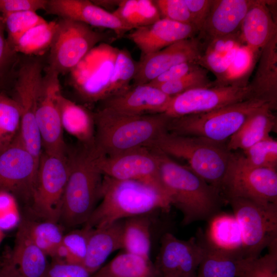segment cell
Here are the masks:
<instances>
[{
  "instance_id": "cell-44",
  "label": "cell",
  "mask_w": 277,
  "mask_h": 277,
  "mask_svg": "<svg viewBox=\"0 0 277 277\" xmlns=\"http://www.w3.org/2000/svg\"><path fill=\"white\" fill-rule=\"evenodd\" d=\"M5 32L3 18L0 14V81L9 82L17 53L10 47Z\"/></svg>"
},
{
  "instance_id": "cell-46",
  "label": "cell",
  "mask_w": 277,
  "mask_h": 277,
  "mask_svg": "<svg viewBox=\"0 0 277 277\" xmlns=\"http://www.w3.org/2000/svg\"><path fill=\"white\" fill-rule=\"evenodd\" d=\"M48 0H0V14L45 10Z\"/></svg>"
},
{
  "instance_id": "cell-43",
  "label": "cell",
  "mask_w": 277,
  "mask_h": 277,
  "mask_svg": "<svg viewBox=\"0 0 277 277\" xmlns=\"http://www.w3.org/2000/svg\"><path fill=\"white\" fill-rule=\"evenodd\" d=\"M19 221L16 198L9 192L0 191V229H10Z\"/></svg>"
},
{
  "instance_id": "cell-17",
  "label": "cell",
  "mask_w": 277,
  "mask_h": 277,
  "mask_svg": "<svg viewBox=\"0 0 277 277\" xmlns=\"http://www.w3.org/2000/svg\"><path fill=\"white\" fill-rule=\"evenodd\" d=\"M193 37L174 43L147 56L137 64L133 85L146 84L176 65L188 62L199 63L203 54V45Z\"/></svg>"
},
{
  "instance_id": "cell-3",
  "label": "cell",
  "mask_w": 277,
  "mask_h": 277,
  "mask_svg": "<svg viewBox=\"0 0 277 277\" xmlns=\"http://www.w3.org/2000/svg\"><path fill=\"white\" fill-rule=\"evenodd\" d=\"M101 199V203L84 226L103 227L154 210L168 211L171 207L166 193L154 186L139 181L116 180L104 175Z\"/></svg>"
},
{
  "instance_id": "cell-35",
  "label": "cell",
  "mask_w": 277,
  "mask_h": 277,
  "mask_svg": "<svg viewBox=\"0 0 277 277\" xmlns=\"http://www.w3.org/2000/svg\"><path fill=\"white\" fill-rule=\"evenodd\" d=\"M21 110L17 101L5 91L0 92V152L8 147L18 135Z\"/></svg>"
},
{
  "instance_id": "cell-54",
  "label": "cell",
  "mask_w": 277,
  "mask_h": 277,
  "mask_svg": "<svg viewBox=\"0 0 277 277\" xmlns=\"http://www.w3.org/2000/svg\"><path fill=\"white\" fill-rule=\"evenodd\" d=\"M153 277H158V276H156V275H155V274H154V276H153ZM195 277H198V276L196 275V276H195Z\"/></svg>"
},
{
  "instance_id": "cell-11",
  "label": "cell",
  "mask_w": 277,
  "mask_h": 277,
  "mask_svg": "<svg viewBox=\"0 0 277 277\" xmlns=\"http://www.w3.org/2000/svg\"><path fill=\"white\" fill-rule=\"evenodd\" d=\"M103 38L102 33L87 24L59 18L49 49L47 67L60 74L72 71Z\"/></svg>"
},
{
  "instance_id": "cell-14",
  "label": "cell",
  "mask_w": 277,
  "mask_h": 277,
  "mask_svg": "<svg viewBox=\"0 0 277 277\" xmlns=\"http://www.w3.org/2000/svg\"><path fill=\"white\" fill-rule=\"evenodd\" d=\"M39 160L26 148L19 134L0 152V191L13 194L30 205Z\"/></svg>"
},
{
  "instance_id": "cell-20",
  "label": "cell",
  "mask_w": 277,
  "mask_h": 277,
  "mask_svg": "<svg viewBox=\"0 0 277 277\" xmlns=\"http://www.w3.org/2000/svg\"><path fill=\"white\" fill-rule=\"evenodd\" d=\"M199 33L193 25L161 18L155 23L130 31L127 37L142 52V57L157 52L178 41Z\"/></svg>"
},
{
  "instance_id": "cell-10",
  "label": "cell",
  "mask_w": 277,
  "mask_h": 277,
  "mask_svg": "<svg viewBox=\"0 0 277 277\" xmlns=\"http://www.w3.org/2000/svg\"><path fill=\"white\" fill-rule=\"evenodd\" d=\"M43 65L39 56H28L21 63L14 81V98L21 110L19 135L26 148L38 160L42 146L36 121V111Z\"/></svg>"
},
{
  "instance_id": "cell-31",
  "label": "cell",
  "mask_w": 277,
  "mask_h": 277,
  "mask_svg": "<svg viewBox=\"0 0 277 277\" xmlns=\"http://www.w3.org/2000/svg\"><path fill=\"white\" fill-rule=\"evenodd\" d=\"M150 261L128 252L116 255L91 277H153Z\"/></svg>"
},
{
  "instance_id": "cell-42",
  "label": "cell",
  "mask_w": 277,
  "mask_h": 277,
  "mask_svg": "<svg viewBox=\"0 0 277 277\" xmlns=\"http://www.w3.org/2000/svg\"><path fill=\"white\" fill-rule=\"evenodd\" d=\"M154 2L159 11L161 18L193 25L184 0H155Z\"/></svg>"
},
{
  "instance_id": "cell-13",
  "label": "cell",
  "mask_w": 277,
  "mask_h": 277,
  "mask_svg": "<svg viewBox=\"0 0 277 277\" xmlns=\"http://www.w3.org/2000/svg\"><path fill=\"white\" fill-rule=\"evenodd\" d=\"M59 75L56 71L46 68L38 90L36 121L44 151L64 156L68 147L64 139L58 106V96L62 93Z\"/></svg>"
},
{
  "instance_id": "cell-38",
  "label": "cell",
  "mask_w": 277,
  "mask_h": 277,
  "mask_svg": "<svg viewBox=\"0 0 277 277\" xmlns=\"http://www.w3.org/2000/svg\"><path fill=\"white\" fill-rule=\"evenodd\" d=\"M269 249L263 256L240 259L236 277H277V246Z\"/></svg>"
},
{
  "instance_id": "cell-33",
  "label": "cell",
  "mask_w": 277,
  "mask_h": 277,
  "mask_svg": "<svg viewBox=\"0 0 277 277\" xmlns=\"http://www.w3.org/2000/svg\"><path fill=\"white\" fill-rule=\"evenodd\" d=\"M22 223L32 241L47 256L56 258L63 236L62 229L56 223L24 220Z\"/></svg>"
},
{
  "instance_id": "cell-5",
  "label": "cell",
  "mask_w": 277,
  "mask_h": 277,
  "mask_svg": "<svg viewBox=\"0 0 277 277\" xmlns=\"http://www.w3.org/2000/svg\"><path fill=\"white\" fill-rule=\"evenodd\" d=\"M148 147L171 157L185 160L193 172L221 192V185L233 153L228 149L227 142L178 135L166 131Z\"/></svg>"
},
{
  "instance_id": "cell-12",
  "label": "cell",
  "mask_w": 277,
  "mask_h": 277,
  "mask_svg": "<svg viewBox=\"0 0 277 277\" xmlns=\"http://www.w3.org/2000/svg\"><path fill=\"white\" fill-rule=\"evenodd\" d=\"M254 98L248 84L234 81L226 84L188 90L171 97L164 113L170 118L202 113Z\"/></svg>"
},
{
  "instance_id": "cell-23",
  "label": "cell",
  "mask_w": 277,
  "mask_h": 277,
  "mask_svg": "<svg viewBox=\"0 0 277 277\" xmlns=\"http://www.w3.org/2000/svg\"><path fill=\"white\" fill-rule=\"evenodd\" d=\"M254 98L267 103L273 111L277 107V36L262 49L255 73L248 84Z\"/></svg>"
},
{
  "instance_id": "cell-2",
  "label": "cell",
  "mask_w": 277,
  "mask_h": 277,
  "mask_svg": "<svg viewBox=\"0 0 277 277\" xmlns=\"http://www.w3.org/2000/svg\"><path fill=\"white\" fill-rule=\"evenodd\" d=\"M154 149L159 156L162 186L171 206L181 212L184 225L199 221H208L219 212L224 200L219 190L209 185L187 165L180 164L168 155Z\"/></svg>"
},
{
  "instance_id": "cell-21",
  "label": "cell",
  "mask_w": 277,
  "mask_h": 277,
  "mask_svg": "<svg viewBox=\"0 0 277 277\" xmlns=\"http://www.w3.org/2000/svg\"><path fill=\"white\" fill-rule=\"evenodd\" d=\"M253 0H213L199 33L208 43L238 33Z\"/></svg>"
},
{
  "instance_id": "cell-26",
  "label": "cell",
  "mask_w": 277,
  "mask_h": 277,
  "mask_svg": "<svg viewBox=\"0 0 277 277\" xmlns=\"http://www.w3.org/2000/svg\"><path fill=\"white\" fill-rule=\"evenodd\" d=\"M276 117L268 104H265L252 114L227 142L228 149L233 152L244 151L269 137L276 130Z\"/></svg>"
},
{
  "instance_id": "cell-29",
  "label": "cell",
  "mask_w": 277,
  "mask_h": 277,
  "mask_svg": "<svg viewBox=\"0 0 277 277\" xmlns=\"http://www.w3.org/2000/svg\"><path fill=\"white\" fill-rule=\"evenodd\" d=\"M203 247V256L197 272L198 277H236L238 264L241 258L223 252L209 245L202 230L197 235Z\"/></svg>"
},
{
  "instance_id": "cell-52",
  "label": "cell",
  "mask_w": 277,
  "mask_h": 277,
  "mask_svg": "<svg viewBox=\"0 0 277 277\" xmlns=\"http://www.w3.org/2000/svg\"><path fill=\"white\" fill-rule=\"evenodd\" d=\"M9 83L6 81H0V91L5 89L9 85Z\"/></svg>"
},
{
  "instance_id": "cell-19",
  "label": "cell",
  "mask_w": 277,
  "mask_h": 277,
  "mask_svg": "<svg viewBox=\"0 0 277 277\" xmlns=\"http://www.w3.org/2000/svg\"><path fill=\"white\" fill-rule=\"evenodd\" d=\"M46 12L59 18L78 21L89 26L112 30L122 36L131 28L112 13L88 0H48Z\"/></svg>"
},
{
  "instance_id": "cell-49",
  "label": "cell",
  "mask_w": 277,
  "mask_h": 277,
  "mask_svg": "<svg viewBox=\"0 0 277 277\" xmlns=\"http://www.w3.org/2000/svg\"><path fill=\"white\" fill-rule=\"evenodd\" d=\"M225 55L207 49L200 58L199 64L206 65V67L215 73L219 74L225 73L228 67L224 57Z\"/></svg>"
},
{
  "instance_id": "cell-40",
  "label": "cell",
  "mask_w": 277,
  "mask_h": 277,
  "mask_svg": "<svg viewBox=\"0 0 277 277\" xmlns=\"http://www.w3.org/2000/svg\"><path fill=\"white\" fill-rule=\"evenodd\" d=\"M242 154L251 166L277 168V141L271 136L243 151Z\"/></svg>"
},
{
  "instance_id": "cell-34",
  "label": "cell",
  "mask_w": 277,
  "mask_h": 277,
  "mask_svg": "<svg viewBox=\"0 0 277 277\" xmlns=\"http://www.w3.org/2000/svg\"><path fill=\"white\" fill-rule=\"evenodd\" d=\"M56 27V20L37 25L25 33L13 47L16 53L28 56H40L52 44Z\"/></svg>"
},
{
  "instance_id": "cell-18",
  "label": "cell",
  "mask_w": 277,
  "mask_h": 277,
  "mask_svg": "<svg viewBox=\"0 0 277 277\" xmlns=\"http://www.w3.org/2000/svg\"><path fill=\"white\" fill-rule=\"evenodd\" d=\"M171 97L147 84L130 86L103 102L102 108L132 115L165 113Z\"/></svg>"
},
{
  "instance_id": "cell-41",
  "label": "cell",
  "mask_w": 277,
  "mask_h": 277,
  "mask_svg": "<svg viewBox=\"0 0 277 277\" xmlns=\"http://www.w3.org/2000/svg\"><path fill=\"white\" fill-rule=\"evenodd\" d=\"M211 82L207 70L199 65L181 78L156 86L170 97H173L189 90L210 86L214 85Z\"/></svg>"
},
{
  "instance_id": "cell-47",
  "label": "cell",
  "mask_w": 277,
  "mask_h": 277,
  "mask_svg": "<svg viewBox=\"0 0 277 277\" xmlns=\"http://www.w3.org/2000/svg\"><path fill=\"white\" fill-rule=\"evenodd\" d=\"M199 65V63L194 61L176 65L161 73L147 84L156 87L165 83L176 81L188 74Z\"/></svg>"
},
{
  "instance_id": "cell-1",
  "label": "cell",
  "mask_w": 277,
  "mask_h": 277,
  "mask_svg": "<svg viewBox=\"0 0 277 277\" xmlns=\"http://www.w3.org/2000/svg\"><path fill=\"white\" fill-rule=\"evenodd\" d=\"M105 155L93 144L78 143L69 149V175L64 194L60 221L72 228L84 225L101 199L103 174L100 161Z\"/></svg>"
},
{
  "instance_id": "cell-6",
  "label": "cell",
  "mask_w": 277,
  "mask_h": 277,
  "mask_svg": "<svg viewBox=\"0 0 277 277\" xmlns=\"http://www.w3.org/2000/svg\"><path fill=\"white\" fill-rule=\"evenodd\" d=\"M266 104L251 98L211 111L171 118L167 131L226 143L251 114Z\"/></svg>"
},
{
  "instance_id": "cell-37",
  "label": "cell",
  "mask_w": 277,
  "mask_h": 277,
  "mask_svg": "<svg viewBox=\"0 0 277 277\" xmlns=\"http://www.w3.org/2000/svg\"><path fill=\"white\" fill-rule=\"evenodd\" d=\"M91 229L84 226L81 229L75 230L64 234L55 259L82 265L86 256L88 237Z\"/></svg>"
},
{
  "instance_id": "cell-4",
  "label": "cell",
  "mask_w": 277,
  "mask_h": 277,
  "mask_svg": "<svg viewBox=\"0 0 277 277\" xmlns=\"http://www.w3.org/2000/svg\"><path fill=\"white\" fill-rule=\"evenodd\" d=\"M93 115L95 144L107 156L148 147L167 131L171 118L164 113L132 115L104 108Z\"/></svg>"
},
{
  "instance_id": "cell-50",
  "label": "cell",
  "mask_w": 277,
  "mask_h": 277,
  "mask_svg": "<svg viewBox=\"0 0 277 277\" xmlns=\"http://www.w3.org/2000/svg\"><path fill=\"white\" fill-rule=\"evenodd\" d=\"M0 277L23 276L9 257L0 267Z\"/></svg>"
},
{
  "instance_id": "cell-30",
  "label": "cell",
  "mask_w": 277,
  "mask_h": 277,
  "mask_svg": "<svg viewBox=\"0 0 277 277\" xmlns=\"http://www.w3.org/2000/svg\"><path fill=\"white\" fill-rule=\"evenodd\" d=\"M150 227L147 214L126 219L123 225L122 249L150 260Z\"/></svg>"
},
{
  "instance_id": "cell-27",
  "label": "cell",
  "mask_w": 277,
  "mask_h": 277,
  "mask_svg": "<svg viewBox=\"0 0 277 277\" xmlns=\"http://www.w3.org/2000/svg\"><path fill=\"white\" fill-rule=\"evenodd\" d=\"M47 256L32 241L21 222L9 257L23 277H42L49 264Z\"/></svg>"
},
{
  "instance_id": "cell-53",
  "label": "cell",
  "mask_w": 277,
  "mask_h": 277,
  "mask_svg": "<svg viewBox=\"0 0 277 277\" xmlns=\"http://www.w3.org/2000/svg\"><path fill=\"white\" fill-rule=\"evenodd\" d=\"M4 233H3V231L1 229H0V244L2 242L3 238H4Z\"/></svg>"
},
{
  "instance_id": "cell-7",
  "label": "cell",
  "mask_w": 277,
  "mask_h": 277,
  "mask_svg": "<svg viewBox=\"0 0 277 277\" xmlns=\"http://www.w3.org/2000/svg\"><path fill=\"white\" fill-rule=\"evenodd\" d=\"M221 193L224 201L238 197L263 205H277L276 169L251 166L242 153L233 152Z\"/></svg>"
},
{
  "instance_id": "cell-48",
  "label": "cell",
  "mask_w": 277,
  "mask_h": 277,
  "mask_svg": "<svg viewBox=\"0 0 277 277\" xmlns=\"http://www.w3.org/2000/svg\"><path fill=\"white\" fill-rule=\"evenodd\" d=\"M190 13L193 25L200 31L207 18L213 0H184Z\"/></svg>"
},
{
  "instance_id": "cell-9",
  "label": "cell",
  "mask_w": 277,
  "mask_h": 277,
  "mask_svg": "<svg viewBox=\"0 0 277 277\" xmlns=\"http://www.w3.org/2000/svg\"><path fill=\"white\" fill-rule=\"evenodd\" d=\"M226 201L240 227L243 258L259 257L265 248L277 244V205H263L238 197Z\"/></svg>"
},
{
  "instance_id": "cell-51",
  "label": "cell",
  "mask_w": 277,
  "mask_h": 277,
  "mask_svg": "<svg viewBox=\"0 0 277 277\" xmlns=\"http://www.w3.org/2000/svg\"><path fill=\"white\" fill-rule=\"evenodd\" d=\"M96 5L105 9V8H111L114 6L118 7L121 1H110V0H96L91 1Z\"/></svg>"
},
{
  "instance_id": "cell-28",
  "label": "cell",
  "mask_w": 277,
  "mask_h": 277,
  "mask_svg": "<svg viewBox=\"0 0 277 277\" xmlns=\"http://www.w3.org/2000/svg\"><path fill=\"white\" fill-rule=\"evenodd\" d=\"M58 106L63 130L83 144L95 143L94 115L87 108L65 97L58 96Z\"/></svg>"
},
{
  "instance_id": "cell-15",
  "label": "cell",
  "mask_w": 277,
  "mask_h": 277,
  "mask_svg": "<svg viewBox=\"0 0 277 277\" xmlns=\"http://www.w3.org/2000/svg\"><path fill=\"white\" fill-rule=\"evenodd\" d=\"M202 256L203 247L197 236L183 240L165 232L153 264L154 273L158 277H195Z\"/></svg>"
},
{
  "instance_id": "cell-22",
  "label": "cell",
  "mask_w": 277,
  "mask_h": 277,
  "mask_svg": "<svg viewBox=\"0 0 277 277\" xmlns=\"http://www.w3.org/2000/svg\"><path fill=\"white\" fill-rule=\"evenodd\" d=\"M268 1L253 0L242 22V39L253 52L262 49L277 36V26L268 7Z\"/></svg>"
},
{
  "instance_id": "cell-39",
  "label": "cell",
  "mask_w": 277,
  "mask_h": 277,
  "mask_svg": "<svg viewBox=\"0 0 277 277\" xmlns=\"http://www.w3.org/2000/svg\"><path fill=\"white\" fill-rule=\"evenodd\" d=\"M2 17L7 33V40L12 50L16 42L25 33L46 22L36 12L33 11L16 12Z\"/></svg>"
},
{
  "instance_id": "cell-32",
  "label": "cell",
  "mask_w": 277,
  "mask_h": 277,
  "mask_svg": "<svg viewBox=\"0 0 277 277\" xmlns=\"http://www.w3.org/2000/svg\"><path fill=\"white\" fill-rule=\"evenodd\" d=\"M112 13L132 30L151 25L161 18L152 0H122Z\"/></svg>"
},
{
  "instance_id": "cell-24",
  "label": "cell",
  "mask_w": 277,
  "mask_h": 277,
  "mask_svg": "<svg viewBox=\"0 0 277 277\" xmlns=\"http://www.w3.org/2000/svg\"><path fill=\"white\" fill-rule=\"evenodd\" d=\"M123 225L121 220L107 226L91 229L82 265L91 274L102 267L112 252L122 249Z\"/></svg>"
},
{
  "instance_id": "cell-25",
  "label": "cell",
  "mask_w": 277,
  "mask_h": 277,
  "mask_svg": "<svg viewBox=\"0 0 277 277\" xmlns=\"http://www.w3.org/2000/svg\"><path fill=\"white\" fill-rule=\"evenodd\" d=\"M204 239L212 247L243 258L240 227L233 214L220 211L208 220Z\"/></svg>"
},
{
  "instance_id": "cell-8",
  "label": "cell",
  "mask_w": 277,
  "mask_h": 277,
  "mask_svg": "<svg viewBox=\"0 0 277 277\" xmlns=\"http://www.w3.org/2000/svg\"><path fill=\"white\" fill-rule=\"evenodd\" d=\"M69 175L67 156L42 151L30 209L42 221H60L63 199Z\"/></svg>"
},
{
  "instance_id": "cell-16",
  "label": "cell",
  "mask_w": 277,
  "mask_h": 277,
  "mask_svg": "<svg viewBox=\"0 0 277 277\" xmlns=\"http://www.w3.org/2000/svg\"><path fill=\"white\" fill-rule=\"evenodd\" d=\"M100 167L104 175L145 182L165 192L160 176L158 154L152 148L142 147L113 155H104Z\"/></svg>"
},
{
  "instance_id": "cell-45",
  "label": "cell",
  "mask_w": 277,
  "mask_h": 277,
  "mask_svg": "<svg viewBox=\"0 0 277 277\" xmlns=\"http://www.w3.org/2000/svg\"><path fill=\"white\" fill-rule=\"evenodd\" d=\"M82 265L53 259L42 277H91Z\"/></svg>"
},
{
  "instance_id": "cell-36",
  "label": "cell",
  "mask_w": 277,
  "mask_h": 277,
  "mask_svg": "<svg viewBox=\"0 0 277 277\" xmlns=\"http://www.w3.org/2000/svg\"><path fill=\"white\" fill-rule=\"evenodd\" d=\"M136 67L137 64L127 50L123 49L116 52L106 99L124 91L130 87L129 84L135 74Z\"/></svg>"
}]
</instances>
